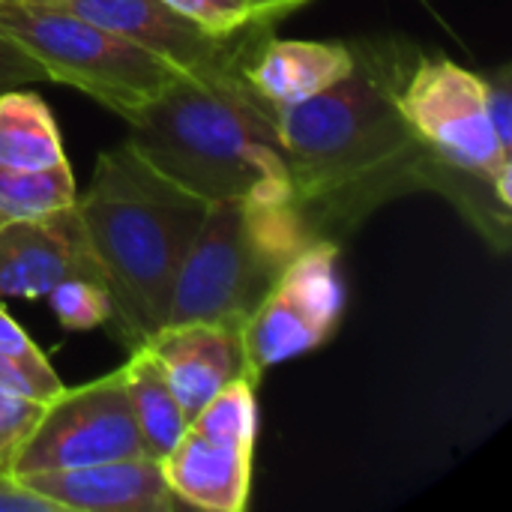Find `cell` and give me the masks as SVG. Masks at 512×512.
Masks as SVG:
<instances>
[{"mask_svg": "<svg viewBox=\"0 0 512 512\" xmlns=\"http://www.w3.org/2000/svg\"><path fill=\"white\" fill-rule=\"evenodd\" d=\"M120 369H123V387L132 405L144 456L162 462L183 438L189 420L180 402L174 399L159 360L147 351V345L132 348L129 360Z\"/></svg>", "mask_w": 512, "mask_h": 512, "instance_id": "obj_15", "label": "cell"}, {"mask_svg": "<svg viewBox=\"0 0 512 512\" xmlns=\"http://www.w3.org/2000/svg\"><path fill=\"white\" fill-rule=\"evenodd\" d=\"M72 276L105 285L87 249L75 204L39 219L0 222V297L39 300Z\"/></svg>", "mask_w": 512, "mask_h": 512, "instance_id": "obj_10", "label": "cell"}, {"mask_svg": "<svg viewBox=\"0 0 512 512\" xmlns=\"http://www.w3.org/2000/svg\"><path fill=\"white\" fill-rule=\"evenodd\" d=\"M18 480L63 512H174L183 507L162 474V462L150 456L36 471Z\"/></svg>", "mask_w": 512, "mask_h": 512, "instance_id": "obj_12", "label": "cell"}, {"mask_svg": "<svg viewBox=\"0 0 512 512\" xmlns=\"http://www.w3.org/2000/svg\"><path fill=\"white\" fill-rule=\"evenodd\" d=\"M249 3L255 6V12H258L261 18L276 21V18H282V15H288V12L300 9V6L309 3V0H249Z\"/></svg>", "mask_w": 512, "mask_h": 512, "instance_id": "obj_24", "label": "cell"}, {"mask_svg": "<svg viewBox=\"0 0 512 512\" xmlns=\"http://www.w3.org/2000/svg\"><path fill=\"white\" fill-rule=\"evenodd\" d=\"M207 201L150 168L129 144L99 153L75 213L111 297V321L126 348L165 327L180 264Z\"/></svg>", "mask_w": 512, "mask_h": 512, "instance_id": "obj_2", "label": "cell"}, {"mask_svg": "<svg viewBox=\"0 0 512 512\" xmlns=\"http://www.w3.org/2000/svg\"><path fill=\"white\" fill-rule=\"evenodd\" d=\"M246 63L180 75L132 114L129 147L162 177L207 204L291 198L276 108L243 75Z\"/></svg>", "mask_w": 512, "mask_h": 512, "instance_id": "obj_1", "label": "cell"}, {"mask_svg": "<svg viewBox=\"0 0 512 512\" xmlns=\"http://www.w3.org/2000/svg\"><path fill=\"white\" fill-rule=\"evenodd\" d=\"M0 512H63L54 507L48 498L36 495L33 489H27L18 477H12L9 471H0Z\"/></svg>", "mask_w": 512, "mask_h": 512, "instance_id": "obj_23", "label": "cell"}, {"mask_svg": "<svg viewBox=\"0 0 512 512\" xmlns=\"http://www.w3.org/2000/svg\"><path fill=\"white\" fill-rule=\"evenodd\" d=\"M357 48L345 42L270 39L243 66L246 81L273 108H288L318 96L354 69Z\"/></svg>", "mask_w": 512, "mask_h": 512, "instance_id": "obj_14", "label": "cell"}, {"mask_svg": "<svg viewBox=\"0 0 512 512\" xmlns=\"http://www.w3.org/2000/svg\"><path fill=\"white\" fill-rule=\"evenodd\" d=\"M0 39L51 81L87 93L123 120L180 78L147 48L48 0H3Z\"/></svg>", "mask_w": 512, "mask_h": 512, "instance_id": "obj_5", "label": "cell"}, {"mask_svg": "<svg viewBox=\"0 0 512 512\" xmlns=\"http://www.w3.org/2000/svg\"><path fill=\"white\" fill-rule=\"evenodd\" d=\"M144 345L159 360L186 420H192L231 381L249 378L258 384L240 324H165Z\"/></svg>", "mask_w": 512, "mask_h": 512, "instance_id": "obj_11", "label": "cell"}, {"mask_svg": "<svg viewBox=\"0 0 512 512\" xmlns=\"http://www.w3.org/2000/svg\"><path fill=\"white\" fill-rule=\"evenodd\" d=\"M291 198H228L207 207L180 264L165 324H246L297 252L312 243Z\"/></svg>", "mask_w": 512, "mask_h": 512, "instance_id": "obj_4", "label": "cell"}, {"mask_svg": "<svg viewBox=\"0 0 512 512\" xmlns=\"http://www.w3.org/2000/svg\"><path fill=\"white\" fill-rule=\"evenodd\" d=\"M75 177L69 162L51 168L0 165V216L39 219L75 204Z\"/></svg>", "mask_w": 512, "mask_h": 512, "instance_id": "obj_17", "label": "cell"}, {"mask_svg": "<svg viewBox=\"0 0 512 512\" xmlns=\"http://www.w3.org/2000/svg\"><path fill=\"white\" fill-rule=\"evenodd\" d=\"M399 69L387 54H360L318 96L276 108V129L300 213L369 198L372 180L417 171L426 144L399 111Z\"/></svg>", "mask_w": 512, "mask_h": 512, "instance_id": "obj_3", "label": "cell"}, {"mask_svg": "<svg viewBox=\"0 0 512 512\" xmlns=\"http://www.w3.org/2000/svg\"><path fill=\"white\" fill-rule=\"evenodd\" d=\"M507 66L498 75H486V111L495 126L498 141L512 153V96Z\"/></svg>", "mask_w": 512, "mask_h": 512, "instance_id": "obj_22", "label": "cell"}, {"mask_svg": "<svg viewBox=\"0 0 512 512\" xmlns=\"http://www.w3.org/2000/svg\"><path fill=\"white\" fill-rule=\"evenodd\" d=\"M138 456H144V447L123 387V369H114L105 378L54 396L12 459L9 474L66 471Z\"/></svg>", "mask_w": 512, "mask_h": 512, "instance_id": "obj_8", "label": "cell"}, {"mask_svg": "<svg viewBox=\"0 0 512 512\" xmlns=\"http://www.w3.org/2000/svg\"><path fill=\"white\" fill-rule=\"evenodd\" d=\"M66 6L111 33L147 48L150 54L162 57L180 75L213 72L222 66L246 63L255 51V27L237 36H216L171 9L165 0H48ZM267 24V21H264Z\"/></svg>", "mask_w": 512, "mask_h": 512, "instance_id": "obj_9", "label": "cell"}, {"mask_svg": "<svg viewBox=\"0 0 512 512\" xmlns=\"http://www.w3.org/2000/svg\"><path fill=\"white\" fill-rule=\"evenodd\" d=\"M345 285L339 276V246L315 237L285 267L273 291L243 324L252 375L282 366L321 348L339 327Z\"/></svg>", "mask_w": 512, "mask_h": 512, "instance_id": "obj_7", "label": "cell"}, {"mask_svg": "<svg viewBox=\"0 0 512 512\" xmlns=\"http://www.w3.org/2000/svg\"><path fill=\"white\" fill-rule=\"evenodd\" d=\"M399 111L444 165L480 177L498 204H512V153L498 141L486 111V75L447 57L420 60L399 87Z\"/></svg>", "mask_w": 512, "mask_h": 512, "instance_id": "obj_6", "label": "cell"}, {"mask_svg": "<svg viewBox=\"0 0 512 512\" xmlns=\"http://www.w3.org/2000/svg\"><path fill=\"white\" fill-rule=\"evenodd\" d=\"M0 222H6V219H3V216H0Z\"/></svg>", "mask_w": 512, "mask_h": 512, "instance_id": "obj_25", "label": "cell"}, {"mask_svg": "<svg viewBox=\"0 0 512 512\" xmlns=\"http://www.w3.org/2000/svg\"><path fill=\"white\" fill-rule=\"evenodd\" d=\"M48 303L66 330H93L111 321V297L96 279H63L48 291Z\"/></svg>", "mask_w": 512, "mask_h": 512, "instance_id": "obj_18", "label": "cell"}, {"mask_svg": "<svg viewBox=\"0 0 512 512\" xmlns=\"http://www.w3.org/2000/svg\"><path fill=\"white\" fill-rule=\"evenodd\" d=\"M165 3L216 36H237L267 21L255 12L249 0H165Z\"/></svg>", "mask_w": 512, "mask_h": 512, "instance_id": "obj_19", "label": "cell"}, {"mask_svg": "<svg viewBox=\"0 0 512 512\" xmlns=\"http://www.w3.org/2000/svg\"><path fill=\"white\" fill-rule=\"evenodd\" d=\"M0 390L30 396L39 402H51L54 396H60L66 390V384L57 378V372L51 369V363L45 357L21 360V357H9L0 351Z\"/></svg>", "mask_w": 512, "mask_h": 512, "instance_id": "obj_21", "label": "cell"}, {"mask_svg": "<svg viewBox=\"0 0 512 512\" xmlns=\"http://www.w3.org/2000/svg\"><path fill=\"white\" fill-rule=\"evenodd\" d=\"M48 402L0 390V471H9L12 459L33 435Z\"/></svg>", "mask_w": 512, "mask_h": 512, "instance_id": "obj_20", "label": "cell"}, {"mask_svg": "<svg viewBox=\"0 0 512 512\" xmlns=\"http://www.w3.org/2000/svg\"><path fill=\"white\" fill-rule=\"evenodd\" d=\"M255 444L228 441L186 426L183 438L162 459V474L183 507L243 512L252 489Z\"/></svg>", "mask_w": 512, "mask_h": 512, "instance_id": "obj_13", "label": "cell"}, {"mask_svg": "<svg viewBox=\"0 0 512 512\" xmlns=\"http://www.w3.org/2000/svg\"><path fill=\"white\" fill-rule=\"evenodd\" d=\"M66 162L51 108L27 90L0 93V165L51 168Z\"/></svg>", "mask_w": 512, "mask_h": 512, "instance_id": "obj_16", "label": "cell"}, {"mask_svg": "<svg viewBox=\"0 0 512 512\" xmlns=\"http://www.w3.org/2000/svg\"><path fill=\"white\" fill-rule=\"evenodd\" d=\"M0 3H3V0H0Z\"/></svg>", "mask_w": 512, "mask_h": 512, "instance_id": "obj_26", "label": "cell"}]
</instances>
